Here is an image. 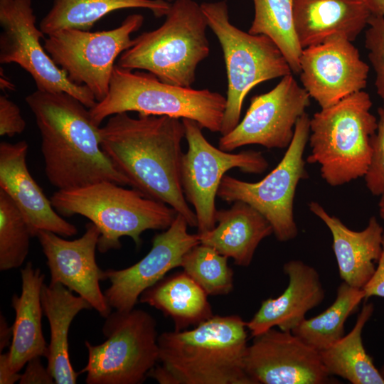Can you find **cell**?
Returning <instances> with one entry per match:
<instances>
[{
	"label": "cell",
	"instance_id": "1",
	"mask_svg": "<svg viewBox=\"0 0 384 384\" xmlns=\"http://www.w3.org/2000/svg\"><path fill=\"white\" fill-rule=\"evenodd\" d=\"M100 132L102 150L132 188L169 205L189 227H197L181 183L185 129L180 119L141 114L134 118L122 112L110 116Z\"/></svg>",
	"mask_w": 384,
	"mask_h": 384
},
{
	"label": "cell",
	"instance_id": "2",
	"mask_svg": "<svg viewBox=\"0 0 384 384\" xmlns=\"http://www.w3.org/2000/svg\"><path fill=\"white\" fill-rule=\"evenodd\" d=\"M41 138L48 181L68 190L100 181L129 185L101 147L100 127L89 110L64 92L36 90L26 97Z\"/></svg>",
	"mask_w": 384,
	"mask_h": 384
},
{
	"label": "cell",
	"instance_id": "3",
	"mask_svg": "<svg viewBox=\"0 0 384 384\" xmlns=\"http://www.w3.org/2000/svg\"><path fill=\"white\" fill-rule=\"evenodd\" d=\"M246 322L213 316L191 330L158 336L159 361L148 376L160 384H254L245 368Z\"/></svg>",
	"mask_w": 384,
	"mask_h": 384
},
{
	"label": "cell",
	"instance_id": "4",
	"mask_svg": "<svg viewBox=\"0 0 384 384\" xmlns=\"http://www.w3.org/2000/svg\"><path fill=\"white\" fill-rule=\"evenodd\" d=\"M112 181L58 190L50 200L63 216L82 215L100 230L97 250L105 253L122 247L119 239L131 238L137 246L147 230L167 229L177 215L169 205L147 197L136 188L127 189Z\"/></svg>",
	"mask_w": 384,
	"mask_h": 384
},
{
	"label": "cell",
	"instance_id": "5",
	"mask_svg": "<svg viewBox=\"0 0 384 384\" xmlns=\"http://www.w3.org/2000/svg\"><path fill=\"white\" fill-rule=\"evenodd\" d=\"M366 92L321 108L310 118L309 164H318L322 178L336 187L364 177L372 156L378 119Z\"/></svg>",
	"mask_w": 384,
	"mask_h": 384
},
{
	"label": "cell",
	"instance_id": "6",
	"mask_svg": "<svg viewBox=\"0 0 384 384\" xmlns=\"http://www.w3.org/2000/svg\"><path fill=\"white\" fill-rule=\"evenodd\" d=\"M165 17L159 28L134 38L116 65L146 70L168 84L191 87L198 65L210 53L206 18L193 0H175Z\"/></svg>",
	"mask_w": 384,
	"mask_h": 384
},
{
	"label": "cell",
	"instance_id": "7",
	"mask_svg": "<svg viewBox=\"0 0 384 384\" xmlns=\"http://www.w3.org/2000/svg\"><path fill=\"white\" fill-rule=\"evenodd\" d=\"M226 97L208 89L196 90L168 84L149 72L134 71L115 65L107 96L89 109L95 124L115 114L190 119L202 128L220 132Z\"/></svg>",
	"mask_w": 384,
	"mask_h": 384
},
{
	"label": "cell",
	"instance_id": "8",
	"mask_svg": "<svg viewBox=\"0 0 384 384\" xmlns=\"http://www.w3.org/2000/svg\"><path fill=\"white\" fill-rule=\"evenodd\" d=\"M208 26L222 48L228 78L226 105L220 133L225 135L240 122L246 95L257 85L292 74L285 57L265 35H254L234 26L224 0L203 2Z\"/></svg>",
	"mask_w": 384,
	"mask_h": 384
},
{
	"label": "cell",
	"instance_id": "9",
	"mask_svg": "<svg viewBox=\"0 0 384 384\" xmlns=\"http://www.w3.org/2000/svg\"><path fill=\"white\" fill-rule=\"evenodd\" d=\"M99 345L85 341L87 384H140L159 361L154 318L142 309L115 310L105 318Z\"/></svg>",
	"mask_w": 384,
	"mask_h": 384
},
{
	"label": "cell",
	"instance_id": "10",
	"mask_svg": "<svg viewBox=\"0 0 384 384\" xmlns=\"http://www.w3.org/2000/svg\"><path fill=\"white\" fill-rule=\"evenodd\" d=\"M310 117L305 112L297 120L293 139L277 164L257 182H247L225 175L217 196L228 203L243 201L257 210L271 224L277 240L294 239L298 228L294 200L300 181L307 178L304 153L309 142Z\"/></svg>",
	"mask_w": 384,
	"mask_h": 384
},
{
	"label": "cell",
	"instance_id": "11",
	"mask_svg": "<svg viewBox=\"0 0 384 384\" xmlns=\"http://www.w3.org/2000/svg\"><path fill=\"white\" fill-rule=\"evenodd\" d=\"M143 23L142 15L133 14L110 30L64 29L48 35L43 46L70 80L86 86L100 102L109 92L117 58L132 46L131 35Z\"/></svg>",
	"mask_w": 384,
	"mask_h": 384
},
{
	"label": "cell",
	"instance_id": "12",
	"mask_svg": "<svg viewBox=\"0 0 384 384\" xmlns=\"http://www.w3.org/2000/svg\"><path fill=\"white\" fill-rule=\"evenodd\" d=\"M181 121L188 146L181 160V183L186 201L194 208L198 233H202L216 225L215 197L225 173L238 168L245 173L262 174L268 162L260 151L221 150L206 139L196 122L186 118Z\"/></svg>",
	"mask_w": 384,
	"mask_h": 384
},
{
	"label": "cell",
	"instance_id": "13",
	"mask_svg": "<svg viewBox=\"0 0 384 384\" xmlns=\"http://www.w3.org/2000/svg\"><path fill=\"white\" fill-rule=\"evenodd\" d=\"M32 0H0V63H16L33 78L37 90L66 92L90 109L97 102L85 85L74 83L41 43Z\"/></svg>",
	"mask_w": 384,
	"mask_h": 384
},
{
	"label": "cell",
	"instance_id": "14",
	"mask_svg": "<svg viewBox=\"0 0 384 384\" xmlns=\"http://www.w3.org/2000/svg\"><path fill=\"white\" fill-rule=\"evenodd\" d=\"M309 104V95L292 74L284 76L273 89L251 98L242 120L221 136L218 148L229 152L249 144L287 148L297 122Z\"/></svg>",
	"mask_w": 384,
	"mask_h": 384
},
{
	"label": "cell",
	"instance_id": "15",
	"mask_svg": "<svg viewBox=\"0 0 384 384\" xmlns=\"http://www.w3.org/2000/svg\"><path fill=\"white\" fill-rule=\"evenodd\" d=\"M245 368L254 384H326L335 380L320 353L292 331L272 328L247 346Z\"/></svg>",
	"mask_w": 384,
	"mask_h": 384
},
{
	"label": "cell",
	"instance_id": "16",
	"mask_svg": "<svg viewBox=\"0 0 384 384\" xmlns=\"http://www.w3.org/2000/svg\"><path fill=\"white\" fill-rule=\"evenodd\" d=\"M188 226L185 218L177 213L171 225L154 237L151 250L142 260L124 269L105 271L110 285L104 294L112 309H133L146 289L181 267L184 255L200 244L198 234L189 233Z\"/></svg>",
	"mask_w": 384,
	"mask_h": 384
},
{
	"label": "cell",
	"instance_id": "17",
	"mask_svg": "<svg viewBox=\"0 0 384 384\" xmlns=\"http://www.w3.org/2000/svg\"><path fill=\"white\" fill-rule=\"evenodd\" d=\"M368 73L357 48L341 36L303 48L299 58L302 86L321 108L363 90Z\"/></svg>",
	"mask_w": 384,
	"mask_h": 384
},
{
	"label": "cell",
	"instance_id": "18",
	"mask_svg": "<svg viewBox=\"0 0 384 384\" xmlns=\"http://www.w3.org/2000/svg\"><path fill=\"white\" fill-rule=\"evenodd\" d=\"M100 231L92 222L84 234L69 240L50 231L41 230L36 236L50 273V283H60L85 299L105 319L111 313L100 282L105 271L97 264L95 251Z\"/></svg>",
	"mask_w": 384,
	"mask_h": 384
},
{
	"label": "cell",
	"instance_id": "19",
	"mask_svg": "<svg viewBox=\"0 0 384 384\" xmlns=\"http://www.w3.org/2000/svg\"><path fill=\"white\" fill-rule=\"evenodd\" d=\"M25 140L0 144V189L5 191L24 217L33 237L41 230L62 237L78 233L75 225L63 218L30 174Z\"/></svg>",
	"mask_w": 384,
	"mask_h": 384
},
{
	"label": "cell",
	"instance_id": "20",
	"mask_svg": "<svg viewBox=\"0 0 384 384\" xmlns=\"http://www.w3.org/2000/svg\"><path fill=\"white\" fill-rule=\"evenodd\" d=\"M283 272L288 277L283 293L262 301L257 311L246 322L253 337L274 327L292 331L306 319V313L325 298L320 275L314 267L302 260H292L284 263Z\"/></svg>",
	"mask_w": 384,
	"mask_h": 384
},
{
	"label": "cell",
	"instance_id": "21",
	"mask_svg": "<svg viewBox=\"0 0 384 384\" xmlns=\"http://www.w3.org/2000/svg\"><path fill=\"white\" fill-rule=\"evenodd\" d=\"M309 208L331 233L332 248L342 281L363 289L373 276L382 252L384 230L377 218L370 217L363 230L355 231L317 202L311 201Z\"/></svg>",
	"mask_w": 384,
	"mask_h": 384
},
{
	"label": "cell",
	"instance_id": "22",
	"mask_svg": "<svg viewBox=\"0 0 384 384\" xmlns=\"http://www.w3.org/2000/svg\"><path fill=\"white\" fill-rule=\"evenodd\" d=\"M371 15L363 0H294V25L302 49L335 36L353 41Z\"/></svg>",
	"mask_w": 384,
	"mask_h": 384
},
{
	"label": "cell",
	"instance_id": "23",
	"mask_svg": "<svg viewBox=\"0 0 384 384\" xmlns=\"http://www.w3.org/2000/svg\"><path fill=\"white\" fill-rule=\"evenodd\" d=\"M21 292L14 294L11 306L15 311L9 346L11 369L19 373L28 361L46 357L48 346L42 329L41 290L45 274L31 262L21 269Z\"/></svg>",
	"mask_w": 384,
	"mask_h": 384
},
{
	"label": "cell",
	"instance_id": "24",
	"mask_svg": "<svg viewBox=\"0 0 384 384\" xmlns=\"http://www.w3.org/2000/svg\"><path fill=\"white\" fill-rule=\"evenodd\" d=\"M216 225L198 233L200 243L230 257L234 263L248 267L262 240L273 234L270 222L257 210L243 201L228 209L217 210Z\"/></svg>",
	"mask_w": 384,
	"mask_h": 384
},
{
	"label": "cell",
	"instance_id": "25",
	"mask_svg": "<svg viewBox=\"0 0 384 384\" xmlns=\"http://www.w3.org/2000/svg\"><path fill=\"white\" fill-rule=\"evenodd\" d=\"M41 305L47 317L50 340L48 346L47 368L56 384H75L78 373L70 361L68 331L74 318L82 310L92 309L83 297L60 283L43 284L41 290Z\"/></svg>",
	"mask_w": 384,
	"mask_h": 384
},
{
	"label": "cell",
	"instance_id": "26",
	"mask_svg": "<svg viewBox=\"0 0 384 384\" xmlns=\"http://www.w3.org/2000/svg\"><path fill=\"white\" fill-rule=\"evenodd\" d=\"M208 297L202 287L182 271L164 277L146 289L139 301L169 317L174 331H183L214 316Z\"/></svg>",
	"mask_w": 384,
	"mask_h": 384
},
{
	"label": "cell",
	"instance_id": "27",
	"mask_svg": "<svg viewBox=\"0 0 384 384\" xmlns=\"http://www.w3.org/2000/svg\"><path fill=\"white\" fill-rule=\"evenodd\" d=\"M171 4L164 0H53L39 28L46 35L69 28L89 31L105 16L126 9H148L160 18L166 15Z\"/></svg>",
	"mask_w": 384,
	"mask_h": 384
},
{
	"label": "cell",
	"instance_id": "28",
	"mask_svg": "<svg viewBox=\"0 0 384 384\" xmlns=\"http://www.w3.org/2000/svg\"><path fill=\"white\" fill-rule=\"evenodd\" d=\"M374 311L372 303L362 307L351 331L329 348L319 351L321 361L331 376L353 384H384V378L365 350L363 329Z\"/></svg>",
	"mask_w": 384,
	"mask_h": 384
},
{
	"label": "cell",
	"instance_id": "29",
	"mask_svg": "<svg viewBox=\"0 0 384 384\" xmlns=\"http://www.w3.org/2000/svg\"><path fill=\"white\" fill-rule=\"evenodd\" d=\"M365 299L362 289L342 282L334 302L324 311L303 320L292 332L318 351L326 349L344 336V324Z\"/></svg>",
	"mask_w": 384,
	"mask_h": 384
},
{
	"label": "cell",
	"instance_id": "30",
	"mask_svg": "<svg viewBox=\"0 0 384 384\" xmlns=\"http://www.w3.org/2000/svg\"><path fill=\"white\" fill-rule=\"evenodd\" d=\"M254 18L248 33L265 35L279 48L295 74L302 48L294 25V0H252Z\"/></svg>",
	"mask_w": 384,
	"mask_h": 384
},
{
	"label": "cell",
	"instance_id": "31",
	"mask_svg": "<svg viewBox=\"0 0 384 384\" xmlns=\"http://www.w3.org/2000/svg\"><path fill=\"white\" fill-rule=\"evenodd\" d=\"M228 259L214 248L200 243L184 255L181 267L208 296H223L233 289V271Z\"/></svg>",
	"mask_w": 384,
	"mask_h": 384
},
{
	"label": "cell",
	"instance_id": "32",
	"mask_svg": "<svg viewBox=\"0 0 384 384\" xmlns=\"http://www.w3.org/2000/svg\"><path fill=\"white\" fill-rule=\"evenodd\" d=\"M33 237L22 213L10 196L0 189V270L20 267Z\"/></svg>",
	"mask_w": 384,
	"mask_h": 384
},
{
	"label": "cell",
	"instance_id": "33",
	"mask_svg": "<svg viewBox=\"0 0 384 384\" xmlns=\"http://www.w3.org/2000/svg\"><path fill=\"white\" fill-rule=\"evenodd\" d=\"M365 34V47L375 74V86L384 106V16L371 15Z\"/></svg>",
	"mask_w": 384,
	"mask_h": 384
},
{
	"label": "cell",
	"instance_id": "34",
	"mask_svg": "<svg viewBox=\"0 0 384 384\" xmlns=\"http://www.w3.org/2000/svg\"><path fill=\"white\" fill-rule=\"evenodd\" d=\"M378 127L372 139V156L364 176L368 190L374 196L384 194V106L378 109Z\"/></svg>",
	"mask_w": 384,
	"mask_h": 384
},
{
	"label": "cell",
	"instance_id": "35",
	"mask_svg": "<svg viewBox=\"0 0 384 384\" xmlns=\"http://www.w3.org/2000/svg\"><path fill=\"white\" fill-rule=\"evenodd\" d=\"M19 107L5 95L0 96V135L14 137L26 129Z\"/></svg>",
	"mask_w": 384,
	"mask_h": 384
},
{
	"label": "cell",
	"instance_id": "36",
	"mask_svg": "<svg viewBox=\"0 0 384 384\" xmlns=\"http://www.w3.org/2000/svg\"><path fill=\"white\" fill-rule=\"evenodd\" d=\"M20 384H53L55 380L47 367L41 363V357H35L26 363L24 372L21 374Z\"/></svg>",
	"mask_w": 384,
	"mask_h": 384
},
{
	"label": "cell",
	"instance_id": "37",
	"mask_svg": "<svg viewBox=\"0 0 384 384\" xmlns=\"http://www.w3.org/2000/svg\"><path fill=\"white\" fill-rule=\"evenodd\" d=\"M365 299L371 297H384V233L382 242V252L376 265L375 270L362 289Z\"/></svg>",
	"mask_w": 384,
	"mask_h": 384
},
{
	"label": "cell",
	"instance_id": "38",
	"mask_svg": "<svg viewBox=\"0 0 384 384\" xmlns=\"http://www.w3.org/2000/svg\"><path fill=\"white\" fill-rule=\"evenodd\" d=\"M21 374L14 371L9 363V351L0 354V383L1 384H14L19 381Z\"/></svg>",
	"mask_w": 384,
	"mask_h": 384
},
{
	"label": "cell",
	"instance_id": "39",
	"mask_svg": "<svg viewBox=\"0 0 384 384\" xmlns=\"http://www.w3.org/2000/svg\"><path fill=\"white\" fill-rule=\"evenodd\" d=\"M12 326H9L5 317L1 314L0 317V351L10 346L12 339Z\"/></svg>",
	"mask_w": 384,
	"mask_h": 384
},
{
	"label": "cell",
	"instance_id": "40",
	"mask_svg": "<svg viewBox=\"0 0 384 384\" xmlns=\"http://www.w3.org/2000/svg\"><path fill=\"white\" fill-rule=\"evenodd\" d=\"M372 15L384 16V0H363Z\"/></svg>",
	"mask_w": 384,
	"mask_h": 384
},
{
	"label": "cell",
	"instance_id": "41",
	"mask_svg": "<svg viewBox=\"0 0 384 384\" xmlns=\"http://www.w3.org/2000/svg\"><path fill=\"white\" fill-rule=\"evenodd\" d=\"M0 87H1V89L4 90H14L15 89L14 85L9 79V78L5 75V74L4 73V72H2V70L1 71Z\"/></svg>",
	"mask_w": 384,
	"mask_h": 384
},
{
	"label": "cell",
	"instance_id": "42",
	"mask_svg": "<svg viewBox=\"0 0 384 384\" xmlns=\"http://www.w3.org/2000/svg\"><path fill=\"white\" fill-rule=\"evenodd\" d=\"M378 207L380 216L384 220V194L380 196Z\"/></svg>",
	"mask_w": 384,
	"mask_h": 384
},
{
	"label": "cell",
	"instance_id": "43",
	"mask_svg": "<svg viewBox=\"0 0 384 384\" xmlns=\"http://www.w3.org/2000/svg\"><path fill=\"white\" fill-rule=\"evenodd\" d=\"M380 373L384 378V367L380 370Z\"/></svg>",
	"mask_w": 384,
	"mask_h": 384
},
{
	"label": "cell",
	"instance_id": "44",
	"mask_svg": "<svg viewBox=\"0 0 384 384\" xmlns=\"http://www.w3.org/2000/svg\"><path fill=\"white\" fill-rule=\"evenodd\" d=\"M164 1H168V2L171 3V2L174 1L175 0H164Z\"/></svg>",
	"mask_w": 384,
	"mask_h": 384
}]
</instances>
